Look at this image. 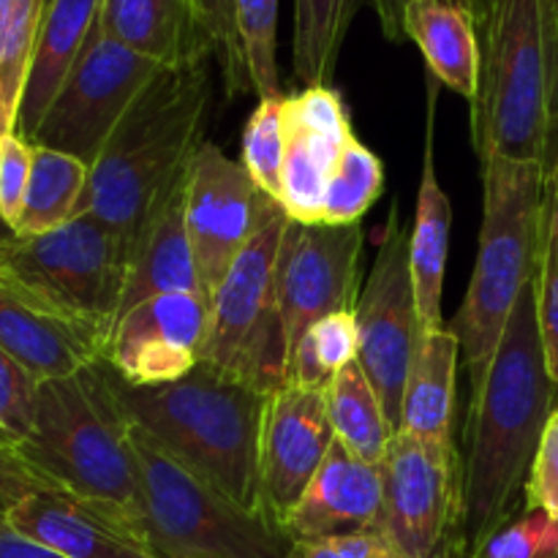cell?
<instances>
[{
	"instance_id": "obj_1",
	"label": "cell",
	"mask_w": 558,
	"mask_h": 558,
	"mask_svg": "<svg viewBox=\"0 0 558 558\" xmlns=\"http://www.w3.org/2000/svg\"><path fill=\"white\" fill-rule=\"evenodd\" d=\"M534 305V278L518 298L488 376L469 414V452L458 499L456 558L526 512V490L545 425L558 407Z\"/></svg>"
},
{
	"instance_id": "obj_2",
	"label": "cell",
	"mask_w": 558,
	"mask_h": 558,
	"mask_svg": "<svg viewBox=\"0 0 558 558\" xmlns=\"http://www.w3.org/2000/svg\"><path fill=\"white\" fill-rule=\"evenodd\" d=\"M483 69L472 101L480 161H558V0H490L480 31Z\"/></svg>"
},
{
	"instance_id": "obj_3",
	"label": "cell",
	"mask_w": 558,
	"mask_h": 558,
	"mask_svg": "<svg viewBox=\"0 0 558 558\" xmlns=\"http://www.w3.org/2000/svg\"><path fill=\"white\" fill-rule=\"evenodd\" d=\"M210 101V63L158 71L93 161L80 216L131 243L150 207L189 172Z\"/></svg>"
},
{
	"instance_id": "obj_4",
	"label": "cell",
	"mask_w": 558,
	"mask_h": 558,
	"mask_svg": "<svg viewBox=\"0 0 558 558\" xmlns=\"http://www.w3.org/2000/svg\"><path fill=\"white\" fill-rule=\"evenodd\" d=\"M112 385L129 423L167 456L245 510L262 512L259 441L270 396L205 363L158 387H129L112 371Z\"/></svg>"
},
{
	"instance_id": "obj_5",
	"label": "cell",
	"mask_w": 558,
	"mask_h": 558,
	"mask_svg": "<svg viewBox=\"0 0 558 558\" xmlns=\"http://www.w3.org/2000/svg\"><path fill=\"white\" fill-rule=\"evenodd\" d=\"M16 456L49 488L109 507L136 532L140 472L131 423L114 396L107 360L63 379L41 381L36 423Z\"/></svg>"
},
{
	"instance_id": "obj_6",
	"label": "cell",
	"mask_w": 558,
	"mask_h": 558,
	"mask_svg": "<svg viewBox=\"0 0 558 558\" xmlns=\"http://www.w3.org/2000/svg\"><path fill=\"white\" fill-rule=\"evenodd\" d=\"M483 163V227L466 298L452 330L472 398L488 376L518 298L537 272L548 174L539 163L488 158Z\"/></svg>"
},
{
	"instance_id": "obj_7",
	"label": "cell",
	"mask_w": 558,
	"mask_h": 558,
	"mask_svg": "<svg viewBox=\"0 0 558 558\" xmlns=\"http://www.w3.org/2000/svg\"><path fill=\"white\" fill-rule=\"evenodd\" d=\"M140 472L136 532L156 558H289L292 539L259 510H245L180 466L131 423Z\"/></svg>"
},
{
	"instance_id": "obj_8",
	"label": "cell",
	"mask_w": 558,
	"mask_h": 558,
	"mask_svg": "<svg viewBox=\"0 0 558 558\" xmlns=\"http://www.w3.org/2000/svg\"><path fill=\"white\" fill-rule=\"evenodd\" d=\"M125 270L129 243L90 216L36 238H0V283L90 336L104 352L123 303Z\"/></svg>"
},
{
	"instance_id": "obj_9",
	"label": "cell",
	"mask_w": 558,
	"mask_h": 558,
	"mask_svg": "<svg viewBox=\"0 0 558 558\" xmlns=\"http://www.w3.org/2000/svg\"><path fill=\"white\" fill-rule=\"evenodd\" d=\"M287 210L272 207L210 298L202 363L265 396L287 385L289 343L278 305L276 259Z\"/></svg>"
},
{
	"instance_id": "obj_10",
	"label": "cell",
	"mask_w": 558,
	"mask_h": 558,
	"mask_svg": "<svg viewBox=\"0 0 558 558\" xmlns=\"http://www.w3.org/2000/svg\"><path fill=\"white\" fill-rule=\"evenodd\" d=\"M161 69L96 25L74 71L27 142L69 153L93 167L131 104Z\"/></svg>"
},
{
	"instance_id": "obj_11",
	"label": "cell",
	"mask_w": 558,
	"mask_h": 558,
	"mask_svg": "<svg viewBox=\"0 0 558 558\" xmlns=\"http://www.w3.org/2000/svg\"><path fill=\"white\" fill-rule=\"evenodd\" d=\"M409 232L412 229L398 221V210L392 207L368 283L354 305L360 338L357 363L374 385L396 434L401 430L403 390L423 336L409 267Z\"/></svg>"
},
{
	"instance_id": "obj_12",
	"label": "cell",
	"mask_w": 558,
	"mask_h": 558,
	"mask_svg": "<svg viewBox=\"0 0 558 558\" xmlns=\"http://www.w3.org/2000/svg\"><path fill=\"white\" fill-rule=\"evenodd\" d=\"M381 466L379 532L401 558H456L458 499L456 450L423 445L398 430Z\"/></svg>"
},
{
	"instance_id": "obj_13",
	"label": "cell",
	"mask_w": 558,
	"mask_h": 558,
	"mask_svg": "<svg viewBox=\"0 0 558 558\" xmlns=\"http://www.w3.org/2000/svg\"><path fill=\"white\" fill-rule=\"evenodd\" d=\"M272 207L278 202L254 183L243 161L202 142L185 174V229L207 298L216 294Z\"/></svg>"
},
{
	"instance_id": "obj_14",
	"label": "cell",
	"mask_w": 558,
	"mask_h": 558,
	"mask_svg": "<svg viewBox=\"0 0 558 558\" xmlns=\"http://www.w3.org/2000/svg\"><path fill=\"white\" fill-rule=\"evenodd\" d=\"M363 240V223L287 221L278 245L276 287L289 357L316 322L338 311H354Z\"/></svg>"
},
{
	"instance_id": "obj_15",
	"label": "cell",
	"mask_w": 558,
	"mask_h": 558,
	"mask_svg": "<svg viewBox=\"0 0 558 558\" xmlns=\"http://www.w3.org/2000/svg\"><path fill=\"white\" fill-rule=\"evenodd\" d=\"M207 332V294H158L118 316L104 360L129 387L169 385L189 376L202 363Z\"/></svg>"
},
{
	"instance_id": "obj_16",
	"label": "cell",
	"mask_w": 558,
	"mask_h": 558,
	"mask_svg": "<svg viewBox=\"0 0 558 558\" xmlns=\"http://www.w3.org/2000/svg\"><path fill=\"white\" fill-rule=\"evenodd\" d=\"M336 441L327 387L283 385L267 398L259 441V505L281 526Z\"/></svg>"
},
{
	"instance_id": "obj_17",
	"label": "cell",
	"mask_w": 558,
	"mask_h": 558,
	"mask_svg": "<svg viewBox=\"0 0 558 558\" xmlns=\"http://www.w3.org/2000/svg\"><path fill=\"white\" fill-rule=\"evenodd\" d=\"M349 136L352 123L336 87L283 96L281 207L292 221L322 223L327 185Z\"/></svg>"
},
{
	"instance_id": "obj_18",
	"label": "cell",
	"mask_w": 558,
	"mask_h": 558,
	"mask_svg": "<svg viewBox=\"0 0 558 558\" xmlns=\"http://www.w3.org/2000/svg\"><path fill=\"white\" fill-rule=\"evenodd\" d=\"M381 499V466L336 439L305 494L283 515L281 529L292 543L379 529Z\"/></svg>"
},
{
	"instance_id": "obj_19",
	"label": "cell",
	"mask_w": 558,
	"mask_h": 558,
	"mask_svg": "<svg viewBox=\"0 0 558 558\" xmlns=\"http://www.w3.org/2000/svg\"><path fill=\"white\" fill-rule=\"evenodd\" d=\"M5 521L69 558H156L120 512L65 490L27 496Z\"/></svg>"
},
{
	"instance_id": "obj_20",
	"label": "cell",
	"mask_w": 558,
	"mask_h": 558,
	"mask_svg": "<svg viewBox=\"0 0 558 558\" xmlns=\"http://www.w3.org/2000/svg\"><path fill=\"white\" fill-rule=\"evenodd\" d=\"M185 174L150 207L131 238L120 314L158 294H205L185 229Z\"/></svg>"
},
{
	"instance_id": "obj_21",
	"label": "cell",
	"mask_w": 558,
	"mask_h": 558,
	"mask_svg": "<svg viewBox=\"0 0 558 558\" xmlns=\"http://www.w3.org/2000/svg\"><path fill=\"white\" fill-rule=\"evenodd\" d=\"M98 27L163 69L213 63L189 0H104Z\"/></svg>"
},
{
	"instance_id": "obj_22",
	"label": "cell",
	"mask_w": 558,
	"mask_h": 558,
	"mask_svg": "<svg viewBox=\"0 0 558 558\" xmlns=\"http://www.w3.org/2000/svg\"><path fill=\"white\" fill-rule=\"evenodd\" d=\"M104 0H49L38 31L36 52L22 93L16 131L31 140L52 98L85 52L101 16Z\"/></svg>"
},
{
	"instance_id": "obj_23",
	"label": "cell",
	"mask_w": 558,
	"mask_h": 558,
	"mask_svg": "<svg viewBox=\"0 0 558 558\" xmlns=\"http://www.w3.org/2000/svg\"><path fill=\"white\" fill-rule=\"evenodd\" d=\"M0 349L38 381L63 379L104 360L101 343L0 283Z\"/></svg>"
},
{
	"instance_id": "obj_24",
	"label": "cell",
	"mask_w": 558,
	"mask_h": 558,
	"mask_svg": "<svg viewBox=\"0 0 558 558\" xmlns=\"http://www.w3.org/2000/svg\"><path fill=\"white\" fill-rule=\"evenodd\" d=\"M461 341L452 327L423 330L401 403V430L423 445L456 450L452 414Z\"/></svg>"
},
{
	"instance_id": "obj_25",
	"label": "cell",
	"mask_w": 558,
	"mask_h": 558,
	"mask_svg": "<svg viewBox=\"0 0 558 558\" xmlns=\"http://www.w3.org/2000/svg\"><path fill=\"white\" fill-rule=\"evenodd\" d=\"M403 36L417 44L430 74L466 101L480 90L483 41L480 22L450 0H412L403 11Z\"/></svg>"
},
{
	"instance_id": "obj_26",
	"label": "cell",
	"mask_w": 558,
	"mask_h": 558,
	"mask_svg": "<svg viewBox=\"0 0 558 558\" xmlns=\"http://www.w3.org/2000/svg\"><path fill=\"white\" fill-rule=\"evenodd\" d=\"M452 207L445 189L439 183L434 161V118L428 120V136H425L423 156V180L417 191V207H414V227L409 232V267H412L414 298H417V314L423 330L445 327V272H447V248H450Z\"/></svg>"
},
{
	"instance_id": "obj_27",
	"label": "cell",
	"mask_w": 558,
	"mask_h": 558,
	"mask_svg": "<svg viewBox=\"0 0 558 558\" xmlns=\"http://www.w3.org/2000/svg\"><path fill=\"white\" fill-rule=\"evenodd\" d=\"M87 180H90V167L85 161L69 153L33 145L31 183H27L20 221L11 234L36 238L80 218Z\"/></svg>"
},
{
	"instance_id": "obj_28",
	"label": "cell",
	"mask_w": 558,
	"mask_h": 558,
	"mask_svg": "<svg viewBox=\"0 0 558 558\" xmlns=\"http://www.w3.org/2000/svg\"><path fill=\"white\" fill-rule=\"evenodd\" d=\"M327 412L338 441L357 452L363 461L376 466L385 461L387 445L396 430L357 360L338 371L327 385Z\"/></svg>"
},
{
	"instance_id": "obj_29",
	"label": "cell",
	"mask_w": 558,
	"mask_h": 558,
	"mask_svg": "<svg viewBox=\"0 0 558 558\" xmlns=\"http://www.w3.org/2000/svg\"><path fill=\"white\" fill-rule=\"evenodd\" d=\"M360 0H294V76L303 87H330Z\"/></svg>"
},
{
	"instance_id": "obj_30",
	"label": "cell",
	"mask_w": 558,
	"mask_h": 558,
	"mask_svg": "<svg viewBox=\"0 0 558 558\" xmlns=\"http://www.w3.org/2000/svg\"><path fill=\"white\" fill-rule=\"evenodd\" d=\"M47 0L0 3V136L16 131L27 71L36 52Z\"/></svg>"
},
{
	"instance_id": "obj_31",
	"label": "cell",
	"mask_w": 558,
	"mask_h": 558,
	"mask_svg": "<svg viewBox=\"0 0 558 558\" xmlns=\"http://www.w3.org/2000/svg\"><path fill=\"white\" fill-rule=\"evenodd\" d=\"M381 189H385L381 158L352 134L327 185L322 223L332 227L363 223V216L379 199Z\"/></svg>"
},
{
	"instance_id": "obj_32",
	"label": "cell",
	"mask_w": 558,
	"mask_h": 558,
	"mask_svg": "<svg viewBox=\"0 0 558 558\" xmlns=\"http://www.w3.org/2000/svg\"><path fill=\"white\" fill-rule=\"evenodd\" d=\"M357 322L354 311H338L316 322L289 357L287 385L327 387L332 376L357 360Z\"/></svg>"
},
{
	"instance_id": "obj_33",
	"label": "cell",
	"mask_w": 558,
	"mask_h": 558,
	"mask_svg": "<svg viewBox=\"0 0 558 558\" xmlns=\"http://www.w3.org/2000/svg\"><path fill=\"white\" fill-rule=\"evenodd\" d=\"M234 16L243 38L251 85L259 98H278V0H234Z\"/></svg>"
},
{
	"instance_id": "obj_34",
	"label": "cell",
	"mask_w": 558,
	"mask_h": 558,
	"mask_svg": "<svg viewBox=\"0 0 558 558\" xmlns=\"http://www.w3.org/2000/svg\"><path fill=\"white\" fill-rule=\"evenodd\" d=\"M243 167L270 199L281 205L283 96L259 98L243 131Z\"/></svg>"
},
{
	"instance_id": "obj_35",
	"label": "cell",
	"mask_w": 558,
	"mask_h": 558,
	"mask_svg": "<svg viewBox=\"0 0 558 558\" xmlns=\"http://www.w3.org/2000/svg\"><path fill=\"white\" fill-rule=\"evenodd\" d=\"M189 5L202 33L210 41L213 63L221 74L227 96L234 98L254 90L248 63H245L243 38L238 31V16H234V0H189Z\"/></svg>"
},
{
	"instance_id": "obj_36",
	"label": "cell",
	"mask_w": 558,
	"mask_h": 558,
	"mask_svg": "<svg viewBox=\"0 0 558 558\" xmlns=\"http://www.w3.org/2000/svg\"><path fill=\"white\" fill-rule=\"evenodd\" d=\"M534 305H537L545 363H548L550 379L558 387V194L550 185L537 272H534Z\"/></svg>"
},
{
	"instance_id": "obj_37",
	"label": "cell",
	"mask_w": 558,
	"mask_h": 558,
	"mask_svg": "<svg viewBox=\"0 0 558 558\" xmlns=\"http://www.w3.org/2000/svg\"><path fill=\"white\" fill-rule=\"evenodd\" d=\"M41 381L0 349V445L16 447L31 436Z\"/></svg>"
},
{
	"instance_id": "obj_38",
	"label": "cell",
	"mask_w": 558,
	"mask_h": 558,
	"mask_svg": "<svg viewBox=\"0 0 558 558\" xmlns=\"http://www.w3.org/2000/svg\"><path fill=\"white\" fill-rule=\"evenodd\" d=\"M474 558H558V521L543 510H526L490 534Z\"/></svg>"
},
{
	"instance_id": "obj_39",
	"label": "cell",
	"mask_w": 558,
	"mask_h": 558,
	"mask_svg": "<svg viewBox=\"0 0 558 558\" xmlns=\"http://www.w3.org/2000/svg\"><path fill=\"white\" fill-rule=\"evenodd\" d=\"M33 169V142L20 131L0 136V221L14 232Z\"/></svg>"
},
{
	"instance_id": "obj_40",
	"label": "cell",
	"mask_w": 558,
	"mask_h": 558,
	"mask_svg": "<svg viewBox=\"0 0 558 558\" xmlns=\"http://www.w3.org/2000/svg\"><path fill=\"white\" fill-rule=\"evenodd\" d=\"M289 558H401L379 529L336 534V537L300 539Z\"/></svg>"
},
{
	"instance_id": "obj_41",
	"label": "cell",
	"mask_w": 558,
	"mask_h": 558,
	"mask_svg": "<svg viewBox=\"0 0 558 558\" xmlns=\"http://www.w3.org/2000/svg\"><path fill=\"white\" fill-rule=\"evenodd\" d=\"M526 510H543L558 521V407L545 425L543 441H539L537 458H534L526 490Z\"/></svg>"
},
{
	"instance_id": "obj_42",
	"label": "cell",
	"mask_w": 558,
	"mask_h": 558,
	"mask_svg": "<svg viewBox=\"0 0 558 558\" xmlns=\"http://www.w3.org/2000/svg\"><path fill=\"white\" fill-rule=\"evenodd\" d=\"M38 490H54L16 456V450L0 445V521L9 518V512L14 510L20 501H25L27 496L38 494Z\"/></svg>"
},
{
	"instance_id": "obj_43",
	"label": "cell",
	"mask_w": 558,
	"mask_h": 558,
	"mask_svg": "<svg viewBox=\"0 0 558 558\" xmlns=\"http://www.w3.org/2000/svg\"><path fill=\"white\" fill-rule=\"evenodd\" d=\"M368 3L371 9H374L376 20H379V27L381 33H385L387 41L401 44L403 38H407L403 36V11H407V5L412 3V0H368ZM450 3L466 9L469 14L480 22V31H483V22L485 16H488L490 0H450Z\"/></svg>"
},
{
	"instance_id": "obj_44",
	"label": "cell",
	"mask_w": 558,
	"mask_h": 558,
	"mask_svg": "<svg viewBox=\"0 0 558 558\" xmlns=\"http://www.w3.org/2000/svg\"><path fill=\"white\" fill-rule=\"evenodd\" d=\"M0 558H69L49 545L16 532L9 521H0Z\"/></svg>"
},
{
	"instance_id": "obj_45",
	"label": "cell",
	"mask_w": 558,
	"mask_h": 558,
	"mask_svg": "<svg viewBox=\"0 0 558 558\" xmlns=\"http://www.w3.org/2000/svg\"><path fill=\"white\" fill-rule=\"evenodd\" d=\"M548 185H550V189H554L556 194H558V161H556L554 172H550V178H548Z\"/></svg>"
},
{
	"instance_id": "obj_46",
	"label": "cell",
	"mask_w": 558,
	"mask_h": 558,
	"mask_svg": "<svg viewBox=\"0 0 558 558\" xmlns=\"http://www.w3.org/2000/svg\"><path fill=\"white\" fill-rule=\"evenodd\" d=\"M0 3H3V0H0Z\"/></svg>"
},
{
	"instance_id": "obj_47",
	"label": "cell",
	"mask_w": 558,
	"mask_h": 558,
	"mask_svg": "<svg viewBox=\"0 0 558 558\" xmlns=\"http://www.w3.org/2000/svg\"><path fill=\"white\" fill-rule=\"evenodd\" d=\"M47 3H49V0H47Z\"/></svg>"
}]
</instances>
